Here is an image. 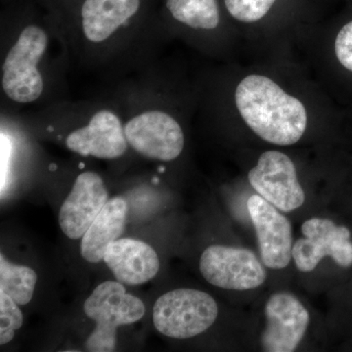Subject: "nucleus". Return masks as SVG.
Returning a JSON list of instances; mask_svg holds the SVG:
<instances>
[{
  "label": "nucleus",
  "mask_w": 352,
  "mask_h": 352,
  "mask_svg": "<svg viewBox=\"0 0 352 352\" xmlns=\"http://www.w3.org/2000/svg\"><path fill=\"white\" fill-rule=\"evenodd\" d=\"M235 101L245 124L272 144H295L307 129V113L302 102L266 76L245 78L236 89Z\"/></svg>",
  "instance_id": "obj_1"
},
{
  "label": "nucleus",
  "mask_w": 352,
  "mask_h": 352,
  "mask_svg": "<svg viewBox=\"0 0 352 352\" xmlns=\"http://www.w3.org/2000/svg\"><path fill=\"white\" fill-rule=\"evenodd\" d=\"M50 46L48 32L38 23L21 29L1 66V87L14 103L31 104L43 94L41 64Z\"/></svg>",
  "instance_id": "obj_2"
},
{
  "label": "nucleus",
  "mask_w": 352,
  "mask_h": 352,
  "mask_svg": "<svg viewBox=\"0 0 352 352\" xmlns=\"http://www.w3.org/2000/svg\"><path fill=\"white\" fill-rule=\"evenodd\" d=\"M83 310L96 323L85 342V349L91 352L115 351L118 328L136 323L146 312L142 300L127 293L119 281L99 284L85 300Z\"/></svg>",
  "instance_id": "obj_3"
},
{
  "label": "nucleus",
  "mask_w": 352,
  "mask_h": 352,
  "mask_svg": "<svg viewBox=\"0 0 352 352\" xmlns=\"http://www.w3.org/2000/svg\"><path fill=\"white\" fill-rule=\"evenodd\" d=\"M217 303L208 293L176 289L157 298L153 308V323L162 335L185 340L207 331L217 320Z\"/></svg>",
  "instance_id": "obj_4"
},
{
  "label": "nucleus",
  "mask_w": 352,
  "mask_h": 352,
  "mask_svg": "<svg viewBox=\"0 0 352 352\" xmlns=\"http://www.w3.org/2000/svg\"><path fill=\"white\" fill-rule=\"evenodd\" d=\"M124 133L132 149L155 161H173L184 148L182 126L161 110H146L134 116L124 124Z\"/></svg>",
  "instance_id": "obj_5"
},
{
  "label": "nucleus",
  "mask_w": 352,
  "mask_h": 352,
  "mask_svg": "<svg viewBox=\"0 0 352 352\" xmlns=\"http://www.w3.org/2000/svg\"><path fill=\"white\" fill-rule=\"evenodd\" d=\"M200 271L208 283L235 291L258 288L266 279L263 263L244 248L210 245L201 254Z\"/></svg>",
  "instance_id": "obj_6"
},
{
  "label": "nucleus",
  "mask_w": 352,
  "mask_h": 352,
  "mask_svg": "<svg viewBox=\"0 0 352 352\" xmlns=\"http://www.w3.org/2000/svg\"><path fill=\"white\" fill-rule=\"evenodd\" d=\"M305 238L293 245V256L296 268L310 272L322 258L330 256L342 267L352 265L351 231L344 226H337L330 219H310L302 226Z\"/></svg>",
  "instance_id": "obj_7"
},
{
  "label": "nucleus",
  "mask_w": 352,
  "mask_h": 352,
  "mask_svg": "<svg viewBox=\"0 0 352 352\" xmlns=\"http://www.w3.org/2000/svg\"><path fill=\"white\" fill-rule=\"evenodd\" d=\"M252 188L282 212L302 207L305 196L298 182L295 164L284 153L264 152L249 173Z\"/></svg>",
  "instance_id": "obj_8"
},
{
  "label": "nucleus",
  "mask_w": 352,
  "mask_h": 352,
  "mask_svg": "<svg viewBox=\"0 0 352 352\" xmlns=\"http://www.w3.org/2000/svg\"><path fill=\"white\" fill-rule=\"evenodd\" d=\"M266 327L261 335L264 351H295L309 325L302 303L289 293H276L265 305Z\"/></svg>",
  "instance_id": "obj_9"
},
{
  "label": "nucleus",
  "mask_w": 352,
  "mask_h": 352,
  "mask_svg": "<svg viewBox=\"0 0 352 352\" xmlns=\"http://www.w3.org/2000/svg\"><path fill=\"white\" fill-rule=\"evenodd\" d=\"M247 206L258 235L264 265L271 270L287 267L293 258L291 222L261 195L252 196Z\"/></svg>",
  "instance_id": "obj_10"
},
{
  "label": "nucleus",
  "mask_w": 352,
  "mask_h": 352,
  "mask_svg": "<svg viewBox=\"0 0 352 352\" xmlns=\"http://www.w3.org/2000/svg\"><path fill=\"white\" fill-rule=\"evenodd\" d=\"M65 143L69 151L102 160L122 157L129 146L124 124L110 109L96 111L85 126L69 132Z\"/></svg>",
  "instance_id": "obj_11"
},
{
  "label": "nucleus",
  "mask_w": 352,
  "mask_h": 352,
  "mask_svg": "<svg viewBox=\"0 0 352 352\" xmlns=\"http://www.w3.org/2000/svg\"><path fill=\"white\" fill-rule=\"evenodd\" d=\"M108 201L103 178L94 171L80 173L60 208L59 224L65 235L82 239Z\"/></svg>",
  "instance_id": "obj_12"
},
{
  "label": "nucleus",
  "mask_w": 352,
  "mask_h": 352,
  "mask_svg": "<svg viewBox=\"0 0 352 352\" xmlns=\"http://www.w3.org/2000/svg\"><path fill=\"white\" fill-rule=\"evenodd\" d=\"M145 0H80L78 22L83 38L94 45L108 43L140 15Z\"/></svg>",
  "instance_id": "obj_13"
},
{
  "label": "nucleus",
  "mask_w": 352,
  "mask_h": 352,
  "mask_svg": "<svg viewBox=\"0 0 352 352\" xmlns=\"http://www.w3.org/2000/svg\"><path fill=\"white\" fill-rule=\"evenodd\" d=\"M116 280L127 286H139L156 277L161 267L154 248L143 241L124 238L108 245L103 258Z\"/></svg>",
  "instance_id": "obj_14"
},
{
  "label": "nucleus",
  "mask_w": 352,
  "mask_h": 352,
  "mask_svg": "<svg viewBox=\"0 0 352 352\" xmlns=\"http://www.w3.org/2000/svg\"><path fill=\"white\" fill-rule=\"evenodd\" d=\"M127 203L122 197L111 199L82 238L80 254L87 263L103 261L108 245L124 232Z\"/></svg>",
  "instance_id": "obj_15"
},
{
  "label": "nucleus",
  "mask_w": 352,
  "mask_h": 352,
  "mask_svg": "<svg viewBox=\"0 0 352 352\" xmlns=\"http://www.w3.org/2000/svg\"><path fill=\"white\" fill-rule=\"evenodd\" d=\"M166 8L173 19L191 29L210 31L219 25L217 0H166Z\"/></svg>",
  "instance_id": "obj_16"
},
{
  "label": "nucleus",
  "mask_w": 352,
  "mask_h": 352,
  "mask_svg": "<svg viewBox=\"0 0 352 352\" xmlns=\"http://www.w3.org/2000/svg\"><path fill=\"white\" fill-rule=\"evenodd\" d=\"M38 275L29 266L18 265L0 256V292L11 296L19 305L31 302L36 289Z\"/></svg>",
  "instance_id": "obj_17"
},
{
  "label": "nucleus",
  "mask_w": 352,
  "mask_h": 352,
  "mask_svg": "<svg viewBox=\"0 0 352 352\" xmlns=\"http://www.w3.org/2000/svg\"><path fill=\"white\" fill-rule=\"evenodd\" d=\"M22 325L23 314L19 305L11 296L0 292V344H9Z\"/></svg>",
  "instance_id": "obj_18"
},
{
  "label": "nucleus",
  "mask_w": 352,
  "mask_h": 352,
  "mask_svg": "<svg viewBox=\"0 0 352 352\" xmlns=\"http://www.w3.org/2000/svg\"><path fill=\"white\" fill-rule=\"evenodd\" d=\"M276 0H224L227 11L243 23H254L263 19Z\"/></svg>",
  "instance_id": "obj_19"
},
{
  "label": "nucleus",
  "mask_w": 352,
  "mask_h": 352,
  "mask_svg": "<svg viewBox=\"0 0 352 352\" xmlns=\"http://www.w3.org/2000/svg\"><path fill=\"white\" fill-rule=\"evenodd\" d=\"M335 51L340 63L352 72V21L344 25L338 34Z\"/></svg>",
  "instance_id": "obj_20"
},
{
  "label": "nucleus",
  "mask_w": 352,
  "mask_h": 352,
  "mask_svg": "<svg viewBox=\"0 0 352 352\" xmlns=\"http://www.w3.org/2000/svg\"><path fill=\"white\" fill-rule=\"evenodd\" d=\"M11 143L6 134L1 133V191L6 187L10 164Z\"/></svg>",
  "instance_id": "obj_21"
}]
</instances>
